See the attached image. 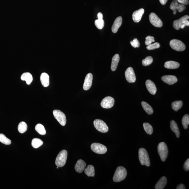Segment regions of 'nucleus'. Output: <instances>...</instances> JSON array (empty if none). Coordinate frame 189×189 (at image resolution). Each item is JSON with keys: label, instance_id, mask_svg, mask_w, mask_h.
<instances>
[{"label": "nucleus", "instance_id": "nucleus-1", "mask_svg": "<svg viewBox=\"0 0 189 189\" xmlns=\"http://www.w3.org/2000/svg\"><path fill=\"white\" fill-rule=\"evenodd\" d=\"M127 174V171L124 167H118L114 174L113 180L115 182H120L126 179Z\"/></svg>", "mask_w": 189, "mask_h": 189}, {"label": "nucleus", "instance_id": "nucleus-2", "mask_svg": "<svg viewBox=\"0 0 189 189\" xmlns=\"http://www.w3.org/2000/svg\"><path fill=\"white\" fill-rule=\"evenodd\" d=\"M139 158L140 163L142 165L147 167L150 165V161L148 153L146 149L141 148L139 150Z\"/></svg>", "mask_w": 189, "mask_h": 189}, {"label": "nucleus", "instance_id": "nucleus-3", "mask_svg": "<svg viewBox=\"0 0 189 189\" xmlns=\"http://www.w3.org/2000/svg\"><path fill=\"white\" fill-rule=\"evenodd\" d=\"M158 153L163 161H165L168 155L169 151L167 144L164 142L159 143L158 146Z\"/></svg>", "mask_w": 189, "mask_h": 189}, {"label": "nucleus", "instance_id": "nucleus-4", "mask_svg": "<svg viewBox=\"0 0 189 189\" xmlns=\"http://www.w3.org/2000/svg\"><path fill=\"white\" fill-rule=\"evenodd\" d=\"M68 153L67 151L63 150L60 152L56 157V164L57 167H62L64 166L66 163Z\"/></svg>", "mask_w": 189, "mask_h": 189}, {"label": "nucleus", "instance_id": "nucleus-5", "mask_svg": "<svg viewBox=\"0 0 189 189\" xmlns=\"http://www.w3.org/2000/svg\"><path fill=\"white\" fill-rule=\"evenodd\" d=\"M94 125L96 129L102 133H106L109 131L107 125L101 120H95L94 122Z\"/></svg>", "mask_w": 189, "mask_h": 189}, {"label": "nucleus", "instance_id": "nucleus-6", "mask_svg": "<svg viewBox=\"0 0 189 189\" xmlns=\"http://www.w3.org/2000/svg\"><path fill=\"white\" fill-rule=\"evenodd\" d=\"M170 45L173 50L177 51H184L186 49L185 44L181 41L178 40H172L170 42Z\"/></svg>", "mask_w": 189, "mask_h": 189}, {"label": "nucleus", "instance_id": "nucleus-7", "mask_svg": "<svg viewBox=\"0 0 189 189\" xmlns=\"http://www.w3.org/2000/svg\"><path fill=\"white\" fill-rule=\"evenodd\" d=\"M91 150L94 153L98 154H104L107 152V149L106 146L98 143H93L91 145Z\"/></svg>", "mask_w": 189, "mask_h": 189}, {"label": "nucleus", "instance_id": "nucleus-8", "mask_svg": "<svg viewBox=\"0 0 189 189\" xmlns=\"http://www.w3.org/2000/svg\"><path fill=\"white\" fill-rule=\"evenodd\" d=\"M53 114L55 118L62 126H65L66 123V118L63 112L58 110H55L53 111Z\"/></svg>", "mask_w": 189, "mask_h": 189}, {"label": "nucleus", "instance_id": "nucleus-9", "mask_svg": "<svg viewBox=\"0 0 189 189\" xmlns=\"http://www.w3.org/2000/svg\"><path fill=\"white\" fill-rule=\"evenodd\" d=\"M170 8L173 11V15H175L177 11L181 13L185 10L186 7L185 5L179 3L176 0H174L170 4Z\"/></svg>", "mask_w": 189, "mask_h": 189}, {"label": "nucleus", "instance_id": "nucleus-10", "mask_svg": "<svg viewBox=\"0 0 189 189\" xmlns=\"http://www.w3.org/2000/svg\"><path fill=\"white\" fill-rule=\"evenodd\" d=\"M149 20L151 23L157 27H161L163 23L161 19L154 13H151L149 16Z\"/></svg>", "mask_w": 189, "mask_h": 189}, {"label": "nucleus", "instance_id": "nucleus-11", "mask_svg": "<svg viewBox=\"0 0 189 189\" xmlns=\"http://www.w3.org/2000/svg\"><path fill=\"white\" fill-rule=\"evenodd\" d=\"M125 77L129 83H134L136 81V77L134 70L132 67H129L125 72Z\"/></svg>", "mask_w": 189, "mask_h": 189}, {"label": "nucleus", "instance_id": "nucleus-12", "mask_svg": "<svg viewBox=\"0 0 189 189\" xmlns=\"http://www.w3.org/2000/svg\"><path fill=\"white\" fill-rule=\"evenodd\" d=\"M115 100L112 97L107 96L103 99L100 103L102 107L105 109H110L114 106Z\"/></svg>", "mask_w": 189, "mask_h": 189}, {"label": "nucleus", "instance_id": "nucleus-13", "mask_svg": "<svg viewBox=\"0 0 189 189\" xmlns=\"http://www.w3.org/2000/svg\"><path fill=\"white\" fill-rule=\"evenodd\" d=\"M189 19V16L188 15H185L179 19L174 20L173 23V27L175 29L179 30L180 29V26L185 23Z\"/></svg>", "mask_w": 189, "mask_h": 189}, {"label": "nucleus", "instance_id": "nucleus-14", "mask_svg": "<svg viewBox=\"0 0 189 189\" xmlns=\"http://www.w3.org/2000/svg\"><path fill=\"white\" fill-rule=\"evenodd\" d=\"M93 75L91 73H88L85 77L83 85V89L85 91H88L90 89L92 86Z\"/></svg>", "mask_w": 189, "mask_h": 189}, {"label": "nucleus", "instance_id": "nucleus-15", "mask_svg": "<svg viewBox=\"0 0 189 189\" xmlns=\"http://www.w3.org/2000/svg\"><path fill=\"white\" fill-rule=\"evenodd\" d=\"M161 80L165 83L169 85L174 84L178 81V79L176 76L173 75H165L161 77Z\"/></svg>", "mask_w": 189, "mask_h": 189}, {"label": "nucleus", "instance_id": "nucleus-16", "mask_svg": "<svg viewBox=\"0 0 189 189\" xmlns=\"http://www.w3.org/2000/svg\"><path fill=\"white\" fill-rule=\"evenodd\" d=\"M144 13V10L143 9H139L134 12L132 14V19L134 22L137 23L139 22Z\"/></svg>", "mask_w": 189, "mask_h": 189}, {"label": "nucleus", "instance_id": "nucleus-17", "mask_svg": "<svg viewBox=\"0 0 189 189\" xmlns=\"http://www.w3.org/2000/svg\"><path fill=\"white\" fill-rule=\"evenodd\" d=\"M146 86L147 90L151 94L154 95L157 92V88L154 83L150 80H147L146 82Z\"/></svg>", "mask_w": 189, "mask_h": 189}, {"label": "nucleus", "instance_id": "nucleus-18", "mask_svg": "<svg viewBox=\"0 0 189 189\" xmlns=\"http://www.w3.org/2000/svg\"><path fill=\"white\" fill-rule=\"evenodd\" d=\"M86 166V164L84 161L82 159H79L75 164V169L78 173H81L85 170Z\"/></svg>", "mask_w": 189, "mask_h": 189}, {"label": "nucleus", "instance_id": "nucleus-19", "mask_svg": "<svg viewBox=\"0 0 189 189\" xmlns=\"http://www.w3.org/2000/svg\"><path fill=\"white\" fill-rule=\"evenodd\" d=\"M122 23V18L121 17H118L116 18L112 27V30L113 33H115L117 32L118 29L121 26Z\"/></svg>", "mask_w": 189, "mask_h": 189}, {"label": "nucleus", "instance_id": "nucleus-20", "mask_svg": "<svg viewBox=\"0 0 189 189\" xmlns=\"http://www.w3.org/2000/svg\"><path fill=\"white\" fill-rule=\"evenodd\" d=\"M40 79L42 86L45 87L48 86L50 84V78L47 73H42L40 76Z\"/></svg>", "mask_w": 189, "mask_h": 189}, {"label": "nucleus", "instance_id": "nucleus-21", "mask_svg": "<svg viewBox=\"0 0 189 189\" xmlns=\"http://www.w3.org/2000/svg\"><path fill=\"white\" fill-rule=\"evenodd\" d=\"M167 183V179L165 176H163L155 185V189H163L165 188Z\"/></svg>", "mask_w": 189, "mask_h": 189}, {"label": "nucleus", "instance_id": "nucleus-22", "mask_svg": "<svg viewBox=\"0 0 189 189\" xmlns=\"http://www.w3.org/2000/svg\"><path fill=\"white\" fill-rule=\"evenodd\" d=\"M120 60V56L118 54H116L113 57L111 67L112 71H115L116 70Z\"/></svg>", "mask_w": 189, "mask_h": 189}, {"label": "nucleus", "instance_id": "nucleus-23", "mask_svg": "<svg viewBox=\"0 0 189 189\" xmlns=\"http://www.w3.org/2000/svg\"><path fill=\"white\" fill-rule=\"evenodd\" d=\"M180 64L174 61H170L166 62L165 63V67L169 69H175L179 67Z\"/></svg>", "mask_w": 189, "mask_h": 189}, {"label": "nucleus", "instance_id": "nucleus-24", "mask_svg": "<svg viewBox=\"0 0 189 189\" xmlns=\"http://www.w3.org/2000/svg\"><path fill=\"white\" fill-rule=\"evenodd\" d=\"M170 128L172 132L176 134L177 137L179 138L180 136L179 130L177 124L174 120H172L170 122Z\"/></svg>", "mask_w": 189, "mask_h": 189}, {"label": "nucleus", "instance_id": "nucleus-25", "mask_svg": "<svg viewBox=\"0 0 189 189\" xmlns=\"http://www.w3.org/2000/svg\"><path fill=\"white\" fill-rule=\"evenodd\" d=\"M21 79L22 81H25L27 85H30L33 81V77L30 73H25L21 76Z\"/></svg>", "mask_w": 189, "mask_h": 189}, {"label": "nucleus", "instance_id": "nucleus-26", "mask_svg": "<svg viewBox=\"0 0 189 189\" xmlns=\"http://www.w3.org/2000/svg\"><path fill=\"white\" fill-rule=\"evenodd\" d=\"M85 173L88 176L94 177L95 175L94 169L93 166L89 165L85 169Z\"/></svg>", "mask_w": 189, "mask_h": 189}, {"label": "nucleus", "instance_id": "nucleus-27", "mask_svg": "<svg viewBox=\"0 0 189 189\" xmlns=\"http://www.w3.org/2000/svg\"><path fill=\"white\" fill-rule=\"evenodd\" d=\"M141 106L144 110L149 115H152L153 112V110L151 106L145 102L143 101L141 103Z\"/></svg>", "mask_w": 189, "mask_h": 189}, {"label": "nucleus", "instance_id": "nucleus-28", "mask_svg": "<svg viewBox=\"0 0 189 189\" xmlns=\"http://www.w3.org/2000/svg\"><path fill=\"white\" fill-rule=\"evenodd\" d=\"M35 130L38 133L42 135H45L46 134V131L45 127L42 124H38L35 128Z\"/></svg>", "mask_w": 189, "mask_h": 189}, {"label": "nucleus", "instance_id": "nucleus-29", "mask_svg": "<svg viewBox=\"0 0 189 189\" xmlns=\"http://www.w3.org/2000/svg\"><path fill=\"white\" fill-rule=\"evenodd\" d=\"M183 102L181 100H178L173 102L172 103L171 106L172 109L174 110L177 112L182 107Z\"/></svg>", "mask_w": 189, "mask_h": 189}, {"label": "nucleus", "instance_id": "nucleus-30", "mask_svg": "<svg viewBox=\"0 0 189 189\" xmlns=\"http://www.w3.org/2000/svg\"><path fill=\"white\" fill-rule=\"evenodd\" d=\"M43 144V141L40 139L35 138L32 140V145L35 149H37L40 147Z\"/></svg>", "mask_w": 189, "mask_h": 189}, {"label": "nucleus", "instance_id": "nucleus-31", "mask_svg": "<svg viewBox=\"0 0 189 189\" xmlns=\"http://www.w3.org/2000/svg\"><path fill=\"white\" fill-rule=\"evenodd\" d=\"M18 129L20 133H25L27 129L26 123L24 122H21L18 125Z\"/></svg>", "mask_w": 189, "mask_h": 189}, {"label": "nucleus", "instance_id": "nucleus-32", "mask_svg": "<svg viewBox=\"0 0 189 189\" xmlns=\"http://www.w3.org/2000/svg\"><path fill=\"white\" fill-rule=\"evenodd\" d=\"M143 126L146 133L149 135H152L153 132V128L150 124L147 123H144L143 124Z\"/></svg>", "mask_w": 189, "mask_h": 189}, {"label": "nucleus", "instance_id": "nucleus-33", "mask_svg": "<svg viewBox=\"0 0 189 189\" xmlns=\"http://www.w3.org/2000/svg\"><path fill=\"white\" fill-rule=\"evenodd\" d=\"M0 142L7 145H9L11 143V141L4 134L2 133L0 134Z\"/></svg>", "mask_w": 189, "mask_h": 189}, {"label": "nucleus", "instance_id": "nucleus-34", "mask_svg": "<svg viewBox=\"0 0 189 189\" xmlns=\"http://www.w3.org/2000/svg\"><path fill=\"white\" fill-rule=\"evenodd\" d=\"M182 123L184 129H187L189 124V116L188 114H186L183 117Z\"/></svg>", "mask_w": 189, "mask_h": 189}, {"label": "nucleus", "instance_id": "nucleus-35", "mask_svg": "<svg viewBox=\"0 0 189 189\" xmlns=\"http://www.w3.org/2000/svg\"><path fill=\"white\" fill-rule=\"evenodd\" d=\"M94 24L96 26L98 29L101 30L103 28L104 25V22L103 19H98L95 20Z\"/></svg>", "mask_w": 189, "mask_h": 189}, {"label": "nucleus", "instance_id": "nucleus-36", "mask_svg": "<svg viewBox=\"0 0 189 189\" xmlns=\"http://www.w3.org/2000/svg\"><path fill=\"white\" fill-rule=\"evenodd\" d=\"M153 61V59L151 56H148L146 57L145 59H143L142 60V65L144 66H146L150 65Z\"/></svg>", "mask_w": 189, "mask_h": 189}, {"label": "nucleus", "instance_id": "nucleus-37", "mask_svg": "<svg viewBox=\"0 0 189 189\" xmlns=\"http://www.w3.org/2000/svg\"><path fill=\"white\" fill-rule=\"evenodd\" d=\"M160 47V44L158 42H155V43L151 44L150 45H148L146 47V48L149 50H155V49L159 48Z\"/></svg>", "mask_w": 189, "mask_h": 189}, {"label": "nucleus", "instance_id": "nucleus-38", "mask_svg": "<svg viewBox=\"0 0 189 189\" xmlns=\"http://www.w3.org/2000/svg\"><path fill=\"white\" fill-rule=\"evenodd\" d=\"M145 44L146 45L148 46L151 44L152 42H155L154 37L152 36H147L145 38Z\"/></svg>", "mask_w": 189, "mask_h": 189}, {"label": "nucleus", "instance_id": "nucleus-39", "mask_svg": "<svg viewBox=\"0 0 189 189\" xmlns=\"http://www.w3.org/2000/svg\"><path fill=\"white\" fill-rule=\"evenodd\" d=\"M130 42L131 45L134 48H138L140 46V42L137 38L134 39L133 40L131 41Z\"/></svg>", "mask_w": 189, "mask_h": 189}, {"label": "nucleus", "instance_id": "nucleus-40", "mask_svg": "<svg viewBox=\"0 0 189 189\" xmlns=\"http://www.w3.org/2000/svg\"><path fill=\"white\" fill-rule=\"evenodd\" d=\"M184 170L186 171L189 170V159L188 158L185 161L184 165Z\"/></svg>", "mask_w": 189, "mask_h": 189}, {"label": "nucleus", "instance_id": "nucleus-41", "mask_svg": "<svg viewBox=\"0 0 189 189\" xmlns=\"http://www.w3.org/2000/svg\"><path fill=\"white\" fill-rule=\"evenodd\" d=\"M180 4H183L184 5H187L189 3L188 0H176Z\"/></svg>", "mask_w": 189, "mask_h": 189}, {"label": "nucleus", "instance_id": "nucleus-42", "mask_svg": "<svg viewBox=\"0 0 189 189\" xmlns=\"http://www.w3.org/2000/svg\"><path fill=\"white\" fill-rule=\"evenodd\" d=\"M189 26V21L188 20H187L186 22L185 23L180 26V28L183 29L184 28H185L186 26Z\"/></svg>", "mask_w": 189, "mask_h": 189}, {"label": "nucleus", "instance_id": "nucleus-43", "mask_svg": "<svg viewBox=\"0 0 189 189\" xmlns=\"http://www.w3.org/2000/svg\"><path fill=\"white\" fill-rule=\"evenodd\" d=\"M176 189H185L186 187L183 184H180L176 187Z\"/></svg>", "mask_w": 189, "mask_h": 189}, {"label": "nucleus", "instance_id": "nucleus-44", "mask_svg": "<svg viewBox=\"0 0 189 189\" xmlns=\"http://www.w3.org/2000/svg\"><path fill=\"white\" fill-rule=\"evenodd\" d=\"M97 17L98 19H103V15L101 13H99L97 14Z\"/></svg>", "mask_w": 189, "mask_h": 189}, {"label": "nucleus", "instance_id": "nucleus-45", "mask_svg": "<svg viewBox=\"0 0 189 189\" xmlns=\"http://www.w3.org/2000/svg\"><path fill=\"white\" fill-rule=\"evenodd\" d=\"M160 2L162 5H165L167 2L168 0H159Z\"/></svg>", "mask_w": 189, "mask_h": 189}, {"label": "nucleus", "instance_id": "nucleus-46", "mask_svg": "<svg viewBox=\"0 0 189 189\" xmlns=\"http://www.w3.org/2000/svg\"><path fill=\"white\" fill-rule=\"evenodd\" d=\"M58 168H59V167H57V169H58Z\"/></svg>", "mask_w": 189, "mask_h": 189}]
</instances>
